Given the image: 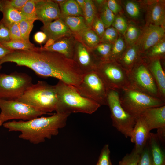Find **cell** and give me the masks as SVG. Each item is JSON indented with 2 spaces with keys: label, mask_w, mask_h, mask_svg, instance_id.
I'll return each mask as SVG.
<instances>
[{
  "label": "cell",
  "mask_w": 165,
  "mask_h": 165,
  "mask_svg": "<svg viewBox=\"0 0 165 165\" xmlns=\"http://www.w3.org/2000/svg\"><path fill=\"white\" fill-rule=\"evenodd\" d=\"M1 61L3 64L12 62L27 67L38 75L56 78L74 87L81 82L84 74L73 59L45 50L42 47L13 50Z\"/></svg>",
  "instance_id": "obj_1"
},
{
  "label": "cell",
  "mask_w": 165,
  "mask_h": 165,
  "mask_svg": "<svg viewBox=\"0 0 165 165\" xmlns=\"http://www.w3.org/2000/svg\"><path fill=\"white\" fill-rule=\"evenodd\" d=\"M70 115L56 112L49 116L38 117L28 121H8L2 126L9 132H20L19 138L38 144L58 135L59 130L66 125Z\"/></svg>",
  "instance_id": "obj_2"
},
{
  "label": "cell",
  "mask_w": 165,
  "mask_h": 165,
  "mask_svg": "<svg viewBox=\"0 0 165 165\" xmlns=\"http://www.w3.org/2000/svg\"><path fill=\"white\" fill-rule=\"evenodd\" d=\"M55 86L57 97L56 112L91 114L101 106L82 96L74 86L60 80Z\"/></svg>",
  "instance_id": "obj_3"
},
{
  "label": "cell",
  "mask_w": 165,
  "mask_h": 165,
  "mask_svg": "<svg viewBox=\"0 0 165 165\" xmlns=\"http://www.w3.org/2000/svg\"><path fill=\"white\" fill-rule=\"evenodd\" d=\"M15 101L25 104L45 114L55 111L57 97L55 86L38 81Z\"/></svg>",
  "instance_id": "obj_4"
},
{
  "label": "cell",
  "mask_w": 165,
  "mask_h": 165,
  "mask_svg": "<svg viewBox=\"0 0 165 165\" xmlns=\"http://www.w3.org/2000/svg\"><path fill=\"white\" fill-rule=\"evenodd\" d=\"M120 104L127 113L137 118L146 109L165 105V101L130 86L116 90Z\"/></svg>",
  "instance_id": "obj_5"
},
{
  "label": "cell",
  "mask_w": 165,
  "mask_h": 165,
  "mask_svg": "<svg viewBox=\"0 0 165 165\" xmlns=\"http://www.w3.org/2000/svg\"><path fill=\"white\" fill-rule=\"evenodd\" d=\"M32 77L25 73H0V99L16 100L33 84Z\"/></svg>",
  "instance_id": "obj_6"
},
{
  "label": "cell",
  "mask_w": 165,
  "mask_h": 165,
  "mask_svg": "<svg viewBox=\"0 0 165 165\" xmlns=\"http://www.w3.org/2000/svg\"><path fill=\"white\" fill-rule=\"evenodd\" d=\"M107 102L113 126L125 137L130 138L137 118L127 113L122 107L116 90H108Z\"/></svg>",
  "instance_id": "obj_7"
},
{
  "label": "cell",
  "mask_w": 165,
  "mask_h": 165,
  "mask_svg": "<svg viewBox=\"0 0 165 165\" xmlns=\"http://www.w3.org/2000/svg\"><path fill=\"white\" fill-rule=\"evenodd\" d=\"M94 70L108 90H116L130 85L128 72L116 61L100 62Z\"/></svg>",
  "instance_id": "obj_8"
},
{
  "label": "cell",
  "mask_w": 165,
  "mask_h": 165,
  "mask_svg": "<svg viewBox=\"0 0 165 165\" xmlns=\"http://www.w3.org/2000/svg\"><path fill=\"white\" fill-rule=\"evenodd\" d=\"M83 96L101 106L107 105L108 89L104 82L94 70L84 73L82 80L75 87Z\"/></svg>",
  "instance_id": "obj_9"
},
{
  "label": "cell",
  "mask_w": 165,
  "mask_h": 165,
  "mask_svg": "<svg viewBox=\"0 0 165 165\" xmlns=\"http://www.w3.org/2000/svg\"><path fill=\"white\" fill-rule=\"evenodd\" d=\"M128 77L130 86L164 101L146 61L142 58L128 73Z\"/></svg>",
  "instance_id": "obj_10"
},
{
  "label": "cell",
  "mask_w": 165,
  "mask_h": 165,
  "mask_svg": "<svg viewBox=\"0 0 165 165\" xmlns=\"http://www.w3.org/2000/svg\"><path fill=\"white\" fill-rule=\"evenodd\" d=\"M0 126L12 119L29 120L45 114L30 106L15 100L0 99Z\"/></svg>",
  "instance_id": "obj_11"
},
{
  "label": "cell",
  "mask_w": 165,
  "mask_h": 165,
  "mask_svg": "<svg viewBox=\"0 0 165 165\" xmlns=\"http://www.w3.org/2000/svg\"><path fill=\"white\" fill-rule=\"evenodd\" d=\"M165 28L148 24L141 31L140 35L135 44L141 53H145L155 45L164 38Z\"/></svg>",
  "instance_id": "obj_12"
},
{
  "label": "cell",
  "mask_w": 165,
  "mask_h": 165,
  "mask_svg": "<svg viewBox=\"0 0 165 165\" xmlns=\"http://www.w3.org/2000/svg\"><path fill=\"white\" fill-rule=\"evenodd\" d=\"M73 59L84 73L94 70L100 62L95 58L90 49L76 39Z\"/></svg>",
  "instance_id": "obj_13"
},
{
  "label": "cell",
  "mask_w": 165,
  "mask_h": 165,
  "mask_svg": "<svg viewBox=\"0 0 165 165\" xmlns=\"http://www.w3.org/2000/svg\"><path fill=\"white\" fill-rule=\"evenodd\" d=\"M35 8L37 20L41 21L43 24L60 17L59 6L53 0H37Z\"/></svg>",
  "instance_id": "obj_14"
},
{
  "label": "cell",
  "mask_w": 165,
  "mask_h": 165,
  "mask_svg": "<svg viewBox=\"0 0 165 165\" xmlns=\"http://www.w3.org/2000/svg\"><path fill=\"white\" fill-rule=\"evenodd\" d=\"M150 130L146 124L140 116L137 118L130 136L131 141L135 144L134 149L140 154L146 145Z\"/></svg>",
  "instance_id": "obj_15"
},
{
  "label": "cell",
  "mask_w": 165,
  "mask_h": 165,
  "mask_svg": "<svg viewBox=\"0 0 165 165\" xmlns=\"http://www.w3.org/2000/svg\"><path fill=\"white\" fill-rule=\"evenodd\" d=\"M147 24H151L165 28V10L164 1L151 0L147 2Z\"/></svg>",
  "instance_id": "obj_16"
},
{
  "label": "cell",
  "mask_w": 165,
  "mask_h": 165,
  "mask_svg": "<svg viewBox=\"0 0 165 165\" xmlns=\"http://www.w3.org/2000/svg\"><path fill=\"white\" fill-rule=\"evenodd\" d=\"M41 30L46 34V40L50 39L55 42L64 37L73 35L68 27L60 18L44 24Z\"/></svg>",
  "instance_id": "obj_17"
},
{
  "label": "cell",
  "mask_w": 165,
  "mask_h": 165,
  "mask_svg": "<svg viewBox=\"0 0 165 165\" xmlns=\"http://www.w3.org/2000/svg\"><path fill=\"white\" fill-rule=\"evenodd\" d=\"M139 116L145 121L150 131L164 127L165 105L148 108Z\"/></svg>",
  "instance_id": "obj_18"
},
{
  "label": "cell",
  "mask_w": 165,
  "mask_h": 165,
  "mask_svg": "<svg viewBox=\"0 0 165 165\" xmlns=\"http://www.w3.org/2000/svg\"><path fill=\"white\" fill-rule=\"evenodd\" d=\"M148 67L156 84L163 100L165 101V73L161 65L160 59L148 58Z\"/></svg>",
  "instance_id": "obj_19"
},
{
  "label": "cell",
  "mask_w": 165,
  "mask_h": 165,
  "mask_svg": "<svg viewBox=\"0 0 165 165\" xmlns=\"http://www.w3.org/2000/svg\"><path fill=\"white\" fill-rule=\"evenodd\" d=\"M76 39L73 35L65 36L56 41L52 45L46 48V50L60 53L67 58L73 59Z\"/></svg>",
  "instance_id": "obj_20"
},
{
  "label": "cell",
  "mask_w": 165,
  "mask_h": 165,
  "mask_svg": "<svg viewBox=\"0 0 165 165\" xmlns=\"http://www.w3.org/2000/svg\"><path fill=\"white\" fill-rule=\"evenodd\" d=\"M141 53L138 47L134 44L126 49L121 57L116 61L128 73L142 59Z\"/></svg>",
  "instance_id": "obj_21"
},
{
  "label": "cell",
  "mask_w": 165,
  "mask_h": 165,
  "mask_svg": "<svg viewBox=\"0 0 165 165\" xmlns=\"http://www.w3.org/2000/svg\"><path fill=\"white\" fill-rule=\"evenodd\" d=\"M0 11L3 14L1 20L8 28L15 23L27 19L20 11L12 7L8 0H0Z\"/></svg>",
  "instance_id": "obj_22"
},
{
  "label": "cell",
  "mask_w": 165,
  "mask_h": 165,
  "mask_svg": "<svg viewBox=\"0 0 165 165\" xmlns=\"http://www.w3.org/2000/svg\"><path fill=\"white\" fill-rule=\"evenodd\" d=\"M153 165H165V154L156 134L150 132L148 140Z\"/></svg>",
  "instance_id": "obj_23"
},
{
  "label": "cell",
  "mask_w": 165,
  "mask_h": 165,
  "mask_svg": "<svg viewBox=\"0 0 165 165\" xmlns=\"http://www.w3.org/2000/svg\"><path fill=\"white\" fill-rule=\"evenodd\" d=\"M75 36L89 28L83 16H60Z\"/></svg>",
  "instance_id": "obj_24"
},
{
  "label": "cell",
  "mask_w": 165,
  "mask_h": 165,
  "mask_svg": "<svg viewBox=\"0 0 165 165\" xmlns=\"http://www.w3.org/2000/svg\"><path fill=\"white\" fill-rule=\"evenodd\" d=\"M88 48L92 49L101 42V39L93 29L90 28L74 36Z\"/></svg>",
  "instance_id": "obj_25"
},
{
  "label": "cell",
  "mask_w": 165,
  "mask_h": 165,
  "mask_svg": "<svg viewBox=\"0 0 165 165\" xmlns=\"http://www.w3.org/2000/svg\"><path fill=\"white\" fill-rule=\"evenodd\" d=\"M60 16H83V13L75 0H65L59 5Z\"/></svg>",
  "instance_id": "obj_26"
},
{
  "label": "cell",
  "mask_w": 165,
  "mask_h": 165,
  "mask_svg": "<svg viewBox=\"0 0 165 165\" xmlns=\"http://www.w3.org/2000/svg\"><path fill=\"white\" fill-rule=\"evenodd\" d=\"M113 44L101 42L90 50L96 59L99 62L109 60Z\"/></svg>",
  "instance_id": "obj_27"
},
{
  "label": "cell",
  "mask_w": 165,
  "mask_h": 165,
  "mask_svg": "<svg viewBox=\"0 0 165 165\" xmlns=\"http://www.w3.org/2000/svg\"><path fill=\"white\" fill-rule=\"evenodd\" d=\"M83 11L87 26L92 28L93 22L97 15V8L93 0H85V6Z\"/></svg>",
  "instance_id": "obj_28"
},
{
  "label": "cell",
  "mask_w": 165,
  "mask_h": 165,
  "mask_svg": "<svg viewBox=\"0 0 165 165\" xmlns=\"http://www.w3.org/2000/svg\"><path fill=\"white\" fill-rule=\"evenodd\" d=\"M2 46L12 50H28L35 47L34 44L30 41L24 40L12 41L0 43Z\"/></svg>",
  "instance_id": "obj_29"
},
{
  "label": "cell",
  "mask_w": 165,
  "mask_h": 165,
  "mask_svg": "<svg viewBox=\"0 0 165 165\" xmlns=\"http://www.w3.org/2000/svg\"><path fill=\"white\" fill-rule=\"evenodd\" d=\"M141 31L136 26L133 24L128 25L124 34L125 41L130 46L135 44L140 35Z\"/></svg>",
  "instance_id": "obj_30"
},
{
  "label": "cell",
  "mask_w": 165,
  "mask_h": 165,
  "mask_svg": "<svg viewBox=\"0 0 165 165\" xmlns=\"http://www.w3.org/2000/svg\"><path fill=\"white\" fill-rule=\"evenodd\" d=\"M126 47V44L123 39L121 37H118L113 44L109 60L116 61L118 60L125 51Z\"/></svg>",
  "instance_id": "obj_31"
},
{
  "label": "cell",
  "mask_w": 165,
  "mask_h": 165,
  "mask_svg": "<svg viewBox=\"0 0 165 165\" xmlns=\"http://www.w3.org/2000/svg\"><path fill=\"white\" fill-rule=\"evenodd\" d=\"M99 17L104 24L105 28L111 26L116 16L108 7L106 1L99 8Z\"/></svg>",
  "instance_id": "obj_32"
},
{
  "label": "cell",
  "mask_w": 165,
  "mask_h": 165,
  "mask_svg": "<svg viewBox=\"0 0 165 165\" xmlns=\"http://www.w3.org/2000/svg\"><path fill=\"white\" fill-rule=\"evenodd\" d=\"M165 53V38L152 47L145 54L148 58H164Z\"/></svg>",
  "instance_id": "obj_33"
},
{
  "label": "cell",
  "mask_w": 165,
  "mask_h": 165,
  "mask_svg": "<svg viewBox=\"0 0 165 165\" xmlns=\"http://www.w3.org/2000/svg\"><path fill=\"white\" fill-rule=\"evenodd\" d=\"M35 20L33 19H26L22 20L18 23L21 37L24 41H30V35Z\"/></svg>",
  "instance_id": "obj_34"
},
{
  "label": "cell",
  "mask_w": 165,
  "mask_h": 165,
  "mask_svg": "<svg viewBox=\"0 0 165 165\" xmlns=\"http://www.w3.org/2000/svg\"><path fill=\"white\" fill-rule=\"evenodd\" d=\"M37 0H28L19 11L27 19L37 20L35 4Z\"/></svg>",
  "instance_id": "obj_35"
},
{
  "label": "cell",
  "mask_w": 165,
  "mask_h": 165,
  "mask_svg": "<svg viewBox=\"0 0 165 165\" xmlns=\"http://www.w3.org/2000/svg\"><path fill=\"white\" fill-rule=\"evenodd\" d=\"M126 11L131 18L137 19L141 15L140 6L137 2L133 1H127L125 3Z\"/></svg>",
  "instance_id": "obj_36"
},
{
  "label": "cell",
  "mask_w": 165,
  "mask_h": 165,
  "mask_svg": "<svg viewBox=\"0 0 165 165\" xmlns=\"http://www.w3.org/2000/svg\"><path fill=\"white\" fill-rule=\"evenodd\" d=\"M137 165H153L152 155L148 141L140 155Z\"/></svg>",
  "instance_id": "obj_37"
},
{
  "label": "cell",
  "mask_w": 165,
  "mask_h": 165,
  "mask_svg": "<svg viewBox=\"0 0 165 165\" xmlns=\"http://www.w3.org/2000/svg\"><path fill=\"white\" fill-rule=\"evenodd\" d=\"M117 31L112 26L105 29L104 34L101 39V42L113 44L118 38Z\"/></svg>",
  "instance_id": "obj_38"
},
{
  "label": "cell",
  "mask_w": 165,
  "mask_h": 165,
  "mask_svg": "<svg viewBox=\"0 0 165 165\" xmlns=\"http://www.w3.org/2000/svg\"><path fill=\"white\" fill-rule=\"evenodd\" d=\"M134 148L130 153H127L120 160L118 165H137L140 157Z\"/></svg>",
  "instance_id": "obj_39"
},
{
  "label": "cell",
  "mask_w": 165,
  "mask_h": 165,
  "mask_svg": "<svg viewBox=\"0 0 165 165\" xmlns=\"http://www.w3.org/2000/svg\"><path fill=\"white\" fill-rule=\"evenodd\" d=\"M112 25L118 32L124 35L128 26L125 19L120 16H116Z\"/></svg>",
  "instance_id": "obj_40"
},
{
  "label": "cell",
  "mask_w": 165,
  "mask_h": 165,
  "mask_svg": "<svg viewBox=\"0 0 165 165\" xmlns=\"http://www.w3.org/2000/svg\"><path fill=\"white\" fill-rule=\"evenodd\" d=\"M110 150L109 145L105 144L103 147L96 165H109Z\"/></svg>",
  "instance_id": "obj_41"
},
{
  "label": "cell",
  "mask_w": 165,
  "mask_h": 165,
  "mask_svg": "<svg viewBox=\"0 0 165 165\" xmlns=\"http://www.w3.org/2000/svg\"><path fill=\"white\" fill-rule=\"evenodd\" d=\"M92 28L101 39L106 28L103 23L97 15L93 22Z\"/></svg>",
  "instance_id": "obj_42"
},
{
  "label": "cell",
  "mask_w": 165,
  "mask_h": 165,
  "mask_svg": "<svg viewBox=\"0 0 165 165\" xmlns=\"http://www.w3.org/2000/svg\"><path fill=\"white\" fill-rule=\"evenodd\" d=\"M10 35L11 40H24L21 37L18 23H15L8 28Z\"/></svg>",
  "instance_id": "obj_43"
},
{
  "label": "cell",
  "mask_w": 165,
  "mask_h": 165,
  "mask_svg": "<svg viewBox=\"0 0 165 165\" xmlns=\"http://www.w3.org/2000/svg\"><path fill=\"white\" fill-rule=\"evenodd\" d=\"M11 40L8 28L1 20L0 21V43Z\"/></svg>",
  "instance_id": "obj_44"
},
{
  "label": "cell",
  "mask_w": 165,
  "mask_h": 165,
  "mask_svg": "<svg viewBox=\"0 0 165 165\" xmlns=\"http://www.w3.org/2000/svg\"><path fill=\"white\" fill-rule=\"evenodd\" d=\"M106 3L109 9L115 15L121 11V7L116 1L108 0L106 1Z\"/></svg>",
  "instance_id": "obj_45"
},
{
  "label": "cell",
  "mask_w": 165,
  "mask_h": 165,
  "mask_svg": "<svg viewBox=\"0 0 165 165\" xmlns=\"http://www.w3.org/2000/svg\"><path fill=\"white\" fill-rule=\"evenodd\" d=\"M28 0H10L9 4L13 8L20 11Z\"/></svg>",
  "instance_id": "obj_46"
},
{
  "label": "cell",
  "mask_w": 165,
  "mask_h": 165,
  "mask_svg": "<svg viewBox=\"0 0 165 165\" xmlns=\"http://www.w3.org/2000/svg\"><path fill=\"white\" fill-rule=\"evenodd\" d=\"M34 39L37 43L41 44L46 42L47 40V36L43 32L38 31L35 34Z\"/></svg>",
  "instance_id": "obj_47"
},
{
  "label": "cell",
  "mask_w": 165,
  "mask_h": 165,
  "mask_svg": "<svg viewBox=\"0 0 165 165\" xmlns=\"http://www.w3.org/2000/svg\"><path fill=\"white\" fill-rule=\"evenodd\" d=\"M160 142L163 144L165 141V127L157 129V132L156 134Z\"/></svg>",
  "instance_id": "obj_48"
},
{
  "label": "cell",
  "mask_w": 165,
  "mask_h": 165,
  "mask_svg": "<svg viewBox=\"0 0 165 165\" xmlns=\"http://www.w3.org/2000/svg\"><path fill=\"white\" fill-rule=\"evenodd\" d=\"M13 51L5 48L0 44V61L3 57ZM2 66L0 65V70Z\"/></svg>",
  "instance_id": "obj_49"
},
{
  "label": "cell",
  "mask_w": 165,
  "mask_h": 165,
  "mask_svg": "<svg viewBox=\"0 0 165 165\" xmlns=\"http://www.w3.org/2000/svg\"><path fill=\"white\" fill-rule=\"evenodd\" d=\"M75 1L83 11L85 6V0H75Z\"/></svg>",
  "instance_id": "obj_50"
},
{
  "label": "cell",
  "mask_w": 165,
  "mask_h": 165,
  "mask_svg": "<svg viewBox=\"0 0 165 165\" xmlns=\"http://www.w3.org/2000/svg\"><path fill=\"white\" fill-rule=\"evenodd\" d=\"M109 165H112L111 161L110 162Z\"/></svg>",
  "instance_id": "obj_51"
}]
</instances>
